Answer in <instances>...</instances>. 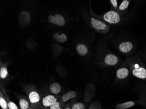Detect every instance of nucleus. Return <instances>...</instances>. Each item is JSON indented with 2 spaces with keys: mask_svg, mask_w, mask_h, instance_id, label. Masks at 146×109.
<instances>
[{
  "mask_svg": "<svg viewBox=\"0 0 146 109\" xmlns=\"http://www.w3.org/2000/svg\"><path fill=\"white\" fill-rule=\"evenodd\" d=\"M48 21L50 23L63 26L66 23L65 18L61 15L56 14L54 15H50L48 17Z\"/></svg>",
  "mask_w": 146,
  "mask_h": 109,
  "instance_id": "nucleus-8",
  "label": "nucleus"
},
{
  "mask_svg": "<svg viewBox=\"0 0 146 109\" xmlns=\"http://www.w3.org/2000/svg\"><path fill=\"white\" fill-rule=\"evenodd\" d=\"M8 75L7 68L5 67H2L0 69V77L2 79H5Z\"/></svg>",
  "mask_w": 146,
  "mask_h": 109,
  "instance_id": "nucleus-21",
  "label": "nucleus"
},
{
  "mask_svg": "<svg viewBox=\"0 0 146 109\" xmlns=\"http://www.w3.org/2000/svg\"><path fill=\"white\" fill-rule=\"evenodd\" d=\"M90 24L93 28L98 32L103 35H106L109 32L110 30V26L102 22L100 20L95 18H90Z\"/></svg>",
  "mask_w": 146,
  "mask_h": 109,
  "instance_id": "nucleus-5",
  "label": "nucleus"
},
{
  "mask_svg": "<svg viewBox=\"0 0 146 109\" xmlns=\"http://www.w3.org/2000/svg\"><path fill=\"white\" fill-rule=\"evenodd\" d=\"M130 1L129 0H123L122 3L119 6L118 13L122 17H124L125 14L127 13L129 7L130 5Z\"/></svg>",
  "mask_w": 146,
  "mask_h": 109,
  "instance_id": "nucleus-11",
  "label": "nucleus"
},
{
  "mask_svg": "<svg viewBox=\"0 0 146 109\" xmlns=\"http://www.w3.org/2000/svg\"><path fill=\"white\" fill-rule=\"evenodd\" d=\"M57 101V99L54 95H48L42 98V105L44 108H48Z\"/></svg>",
  "mask_w": 146,
  "mask_h": 109,
  "instance_id": "nucleus-9",
  "label": "nucleus"
},
{
  "mask_svg": "<svg viewBox=\"0 0 146 109\" xmlns=\"http://www.w3.org/2000/svg\"><path fill=\"white\" fill-rule=\"evenodd\" d=\"M50 90L52 93L57 95L61 91V85L58 83H54L51 84Z\"/></svg>",
  "mask_w": 146,
  "mask_h": 109,
  "instance_id": "nucleus-16",
  "label": "nucleus"
},
{
  "mask_svg": "<svg viewBox=\"0 0 146 109\" xmlns=\"http://www.w3.org/2000/svg\"><path fill=\"white\" fill-rule=\"evenodd\" d=\"M71 109H85V106L82 103H77L72 106Z\"/></svg>",
  "mask_w": 146,
  "mask_h": 109,
  "instance_id": "nucleus-23",
  "label": "nucleus"
},
{
  "mask_svg": "<svg viewBox=\"0 0 146 109\" xmlns=\"http://www.w3.org/2000/svg\"><path fill=\"white\" fill-rule=\"evenodd\" d=\"M95 92V86L92 84H89L86 87L84 93V100L87 102L92 100L94 96Z\"/></svg>",
  "mask_w": 146,
  "mask_h": 109,
  "instance_id": "nucleus-10",
  "label": "nucleus"
},
{
  "mask_svg": "<svg viewBox=\"0 0 146 109\" xmlns=\"http://www.w3.org/2000/svg\"><path fill=\"white\" fill-rule=\"evenodd\" d=\"M77 92L74 91H71L66 93L65 94L63 95L62 96L61 100H60V103L61 104L62 106L64 107V104L66 102H67L68 101L70 100V99H73L75 98L77 96Z\"/></svg>",
  "mask_w": 146,
  "mask_h": 109,
  "instance_id": "nucleus-12",
  "label": "nucleus"
},
{
  "mask_svg": "<svg viewBox=\"0 0 146 109\" xmlns=\"http://www.w3.org/2000/svg\"><path fill=\"white\" fill-rule=\"evenodd\" d=\"M114 44L116 50L119 53L124 55H129L134 49L133 43L125 38H118V40H116Z\"/></svg>",
  "mask_w": 146,
  "mask_h": 109,
  "instance_id": "nucleus-4",
  "label": "nucleus"
},
{
  "mask_svg": "<svg viewBox=\"0 0 146 109\" xmlns=\"http://www.w3.org/2000/svg\"><path fill=\"white\" fill-rule=\"evenodd\" d=\"M44 109H48V108H44Z\"/></svg>",
  "mask_w": 146,
  "mask_h": 109,
  "instance_id": "nucleus-27",
  "label": "nucleus"
},
{
  "mask_svg": "<svg viewBox=\"0 0 146 109\" xmlns=\"http://www.w3.org/2000/svg\"><path fill=\"white\" fill-rule=\"evenodd\" d=\"M136 104V102L130 101L125 102L123 103H120L116 105L115 106L116 109H127L130 107L134 106Z\"/></svg>",
  "mask_w": 146,
  "mask_h": 109,
  "instance_id": "nucleus-15",
  "label": "nucleus"
},
{
  "mask_svg": "<svg viewBox=\"0 0 146 109\" xmlns=\"http://www.w3.org/2000/svg\"><path fill=\"white\" fill-rule=\"evenodd\" d=\"M130 71L125 61L118 67L116 71V82L125 81L129 76Z\"/></svg>",
  "mask_w": 146,
  "mask_h": 109,
  "instance_id": "nucleus-6",
  "label": "nucleus"
},
{
  "mask_svg": "<svg viewBox=\"0 0 146 109\" xmlns=\"http://www.w3.org/2000/svg\"><path fill=\"white\" fill-rule=\"evenodd\" d=\"M97 19L109 25H121L123 22L124 17L119 14L118 12L114 11H109L102 15L96 16Z\"/></svg>",
  "mask_w": 146,
  "mask_h": 109,
  "instance_id": "nucleus-3",
  "label": "nucleus"
},
{
  "mask_svg": "<svg viewBox=\"0 0 146 109\" xmlns=\"http://www.w3.org/2000/svg\"><path fill=\"white\" fill-rule=\"evenodd\" d=\"M89 109H102L101 103L97 101L93 102L90 105Z\"/></svg>",
  "mask_w": 146,
  "mask_h": 109,
  "instance_id": "nucleus-22",
  "label": "nucleus"
},
{
  "mask_svg": "<svg viewBox=\"0 0 146 109\" xmlns=\"http://www.w3.org/2000/svg\"><path fill=\"white\" fill-rule=\"evenodd\" d=\"M29 109H44L40 103L36 104H31Z\"/></svg>",
  "mask_w": 146,
  "mask_h": 109,
  "instance_id": "nucleus-25",
  "label": "nucleus"
},
{
  "mask_svg": "<svg viewBox=\"0 0 146 109\" xmlns=\"http://www.w3.org/2000/svg\"><path fill=\"white\" fill-rule=\"evenodd\" d=\"M0 106L2 109H8L9 108L6 97L1 91V92L0 96Z\"/></svg>",
  "mask_w": 146,
  "mask_h": 109,
  "instance_id": "nucleus-19",
  "label": "nucleus"
},
{
  "mask_svg": "<svg viewBox=\"0 0 146 109\" xmlns=\"http://www.w3.org/2000/svg\"><path fill=\"white\" fill-rule=\"evenodd\" d=\"M109 2H110L111 8V10L118 12L119 5L118 4V1L117 0H110Z\"/></svg>",
  "mask_w": 146,
  "mask_h": 109,
  "instance_id": "nucleus-20",
  "label": "nucleus"
},
{
  "mask_svg": "<svg viewBox=\"0 0 146 109\" xmlns=\"http://www.w3.org/2000/svg\"><path fill=\"white\" fill-rule=\"evenodd\" d=\"M8 109H9V108H8Z\"/></svg>",
  "mask_w": 146,
  "mask_h": 109,
  "instance_id": "nucleus-28",
  "label": "nucleus"
},
{
  "mask_svg": "<svg viewBox=\"0 0 146 109\" xmlns=\"http://www.w3.org/2000/svg\"><path fill=\"white\" fill-rule=\"evenodd\" d=\"M19 25L23 28L28 26L31 22V15L27 11H23L20 13L19 16Z\"/></svg>",
  "mask_w": 146,
  "mask_h": 109,
  "instance_id": "nucleus-7",
  "label": "nucleus"
},
{
  "mask_svg": "<svg viewBox=\"0 0 146 109\" xmlns=\"http://www.w3.org/2000/svg\"><path fill=\"white\" fill-rule=\"evenodd\" d=\"M101 56L100 64L105 67L112 68L118 66L121 63L120 58L112 52L106 45L104 46Z\"/></svg>",
  "mask_w": 146,
  "mask_h": 109,
  "instance_id": "nucleus-2",
  "label": "nucleus"
},
{
  "mask_svg": "<svg viewBox=\"0 0 146 109\" xmlns=\"http://www.w3.org/2000/svg\"><path fill=\"white\" fill-rule=\"evenodd\" d=\"M64 107L62 106L60 102L56 101L54 104L49 107V109H63Z\"/></svg>",
  "mask_w": 146,
  "mask_h": 109,
  "instance_id": "nucleus-24",
  "label": "nucleus"
},
{
  "mask_svg": "<svg viewBox=\"0 0 146 109\" xmlns=\"http://www.w3.org/2000/svg\"><path fill=\"white\" fill-rule=\"evenodd\" d=\"M29 100L31 104H36L39 103L40 97L37 92L32 91L28 95Z\"/></svg>",
  "mask_w": 146,
  "mask_h": 109,
  "instance_id": "nucleus-13",
  "label": "nucleus"
},
{
  "mask_svg": "<svg viewBox=\"0 0 146 109\" xmlns=\"http://www.w3.org/2000/svg\"><path fill=\"white\" fill-rule=\"evenodd\" d=\"M76 51L80 55L84 56L87 55L88 49L87 46L83 43H79L76 47Z\"/></svg>",
  "mask_w": 146,
  "mask_h": 109,
  "instance_id": "nucleus-14",
  "label": "nucleus"
},
{
  "mask_svg": "<svg viewBox=\"0 0 146 109\" xmlns=\"http://www.w3.org/2000/svg\"><path fill=\"white\" fill-rule=\"evenodd\" d=\"M63 109H71V108H70L68 104H66L64 106V108H63Z\"/></svg>",
  "mask_w": 146,
  "mask_h": 109,
  "instance_id": "nucleus-26",
  "label": "nucleus"
},
{
  "mask_svg": "<svg viewBox=\"0 0 146 109\" xmlns=\"http://www.w3.org/2000/svg\"><path fill=\"white\" fill-rule=\"evenodd\" d=\"M125 61L132 75L140 79L146 80V65L138 57H129Z\"/></svg>",
  "mask_w": 146,
  "mask_h": 109,
  "instance_id": "nucleus-1",
  "label": "nucleus"
},
{
  "mask_svg": "<svg viewBox=\"0 0 146 109\" xmlns=\"http://www.w3.org/2000/svg\"><path fill=\"white\" fill-rule=\"evenodd\" d=\"M19 105L20 109H29L31 103L29 100H27L25 98H20L19 100Z\"/></svg>",
  "mask_w": 146,
  "mask_h": 109,
  "instance_id": "nucleus-17",
  "label": "nucleus"
},
{
  "mask_svg": "<svg viewBox=\"0 0 146 109\" xmlns=\"http://www.w3.org/2000/svg\"><path fill=\"white\" fill-rule=\"evenodd\" d=\"M53 38L58 42L63 43L67 41L68 37L67 35L65 34L62 33L61 35H59L58 33L56 32L53 35Z\"/></svg>",
  "mask_w": 146,
  "mask_h": 109,
  "instance_id": "nucleus-18",
  "label": "nucleus"
}]
</instances>
